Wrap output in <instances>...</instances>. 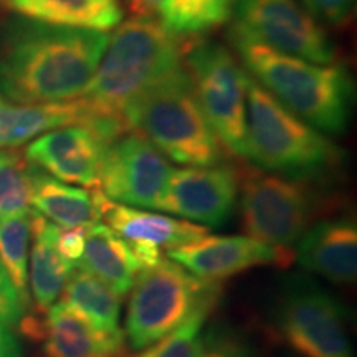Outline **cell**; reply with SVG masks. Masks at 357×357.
<instances>
[{
	"mask_svg": "<svg viewBox=\"0 0 357 357\" xmlns=\"http://www.w3.org/2000/svg\"><path fill=\"white\" fill-rule=\"evenodd\" d=\"M109 35L10 15L0 19V91L22 105L84 95Z\"/></svg>",
	"mask_w": 357,
	"mask_h": 357,
	"instance_id": "1",
	"label": "cell"
},
{
	"mask_svg": "<svg viewBox=\"0 0 357 357\" xmlns=\"http://www.w3.org/2000/svg\"><path fill=\"white\" fill-rule=\"evenodd\" d=\"M230 40L250 77L284 108L321 132L346 131L354 102V83L346 66L278 52L236 26Z\"/></svg>",
	"mask_w": 357,
	"mask_h": 357,
	"instance_id": "2",
	"label": "cell"
},
{
	"mask_svg": "<svg viewBox=\"0 0 357 357\" xmlns=\"http://www.w3.org/2000/svg\"><path fill=\"white\" fill-rule=\"evenodd\" d=\"M184 68L177 38L154 17L134 15L116 26L108 38L95 77L82 98L124 123V109L136 98Z\"/></svg>",
	"mask_w": 357,
	"mask_h": 357,
	"instance_id": "3",
	"label": "cell"
},
{
	"mask_svg": "<svg viewBox=\"0 0 357 357\" xmlns=\"http://www.w3.org/2000/svg\"><path fill=\"white\" fill-rule=\"evenodd\" d=\"M123 119L129 131L139 132L162 155L184 166H218L225 158V147L200 108L187 66L136 98Z\"/></svg>",
	"mask_w": 357,
	"mask_h": 357,
	"instance_id": "4",
	"label": "cell"
},
{
	"mask_svg": "<svg viewBox=\"0 0 357 357\" xmlns=\"http://www.w3.org/2000/svg\"><path fill=\"white\" fill-rule=\"evenodd\" d=\"M245 159L280 176L311 182L336 171L342 162V153L248 75Z\"/></svg>",
	"mask_w": 357,
	"mask_h": 357,
	"instance_id": "5",
	"label": "cell"
},
{
	"mask_svg": "<svg viewBox=\"0 0 357 357\" xmlns=\"http://www.w3.org/2000/svg\"><path fill=\"white\" fill-rule=\"evenodd\" d=\"M220 291L217 281L200 280L171 258H160L141 271L129 291L124 323L129 346L146 349L195 312H212Z\"/></svg>",
	"mask_w": 357,
	"mask_h": 357,
	"instance_id": "6",
	"label": "cell"
},
{
	"mask_svg": "<svg viewBox=\"0 0 357 357\" xmlns=\"http://www.w3.org/2000/svg\"><path fill=\"white\" fill-rule=\"evenodd\" d=\"M273 331L301 357H354L347 311L334 294L305 276H291L273 307Z\"/></svg>",
	"mask_w": 357,
	"mask_h": 357,
	"instance_id": "7",
	"label": "cell"
},
{
	"mask_svg": "<svg viewBox=\"0 0 357 357\" xmlns=\"http://www.w3.org/2000/svg\"><path fill=\"white\" fill-rule=\"evenodd\" d=\"M238 192L243 230L280 252L293 253L318 213V199L306 181L250 169L238 174Z\"/></svg>",
	"mask_w": 357,
	"mask_h": 357,
	"instance_id": "8",
	"label": "cell"
},
{
	"mask_svg": "<svg viewBox=\"0 0 357 357\" xmlns=\"http://www.w3.org/2000/svg\"><path fill=\"white\" fill-rule=\"evenodd\" d=\"M200 108L222 146L247 158L248 73L225 47L200 42L185 60Z\"/></svg>",
	"mask_w": 357,
	"mask_h": 357,
	"instance_id": "9",
	"label": "cell"
},
{
	"mask_svg": "<svg viewBox=\"0 0 357 357\" xmlns=\"http://www.w3.org/2000/svg\"><path fill=\"white\" fill-rule=\"evenodd\" d=\"M234 26L266 47L328 65L336 48L324 29L300 0H235Z\"/></svg>",
	"mask_w": 357,
	"mask_h": 357,
	"instance_id": "10",
	"label": "cell"
},
{
	"mask_svg": "<svg viewBox=\"0 0 357 357\" xmlns=\"http://www.w3.org/2000/svg\"><path fill=\"white\" fill-rule=\"evenodd\" d=\"M172 167L139 132L128 131L111 141L100 174L101 192L129 207L154 208Z\"/></svg>",
	"mask_w": 357,
	"mask_h": 357,
	"instance_id": "11",
	"label": "cell"
},
{
	"mask_svg": "<svg viewBox=\"0 0 357 357\" xmlns=\"http://www.w3.org/2000/svg\"><path fill=\"white\" fill-rule=\"evenodd\" d=\"M238 199V172L229 166L172 169L155 211L207 229L229 222Z\"/></svg>",
	"mask_w": 357,
	"mask_h": 357,
	"instance_id": "12",
	"label": "cell"
},
{
	"mask_svg": "<svg viewBox=\"0 0 357 357\" xmlns=\"http://www.w3.org/2000/svg\"><path fill=\"white\" fill-rule=\"evenodd\" d=\"M66 126H86L105 141L123 131V123L102 114L84 98L47 105H7L0 100V149L19 147L42 134Z\"/></svg>",
	"mask_w": 357,
	"mask_h": 357,
	"instance_id": "13",
	"label": "cell"
},
{
	"mask_svg": "<svg viewBox=\"0 0 357 357\" xmlns=\"http://www.w3.org/2000/svg\"><path fill=\"white\" fill-rule=\"evenodd\" d=\"M167 257L200 280L218 281L263 265L288 266L293 253L280 252L250 236L205 235L182 247L172 248Z\"/></svg>",
	"mask_w": 357,
	"mask_h": 357,
	"instance_id": "14",
	"label": "cell"
},
{
	"mask_svg": "<svg viewBox=\"0 0 357 357\" xmlns=\"http://www.w3.org/2000/svg\"><path fill=\"white\" fill-rule=\"evenodd\" d=\"M106 147L108 142L89 128L66 126L35 137L24 155L58 181L96 189Z\"/></svg>",
	"mask_w": 357,
	"mask_h": 357,
	"instance_id": "15",
	"label": "cell"
},
{
	"mask_svg": "<svg viewBox=\"0 0 357 357\" xmlns=\"http://www.w3.org/2000/svg\"><path fill=\"white\" fill-rule=\"evenodd\" d=\"M296 261L305 270L339 284L356 281L357 229L351 218L314 223L296 243Z\"/></svg>",
	"mask_w": 357,
	"mask_h": 357,
	"instance_id": "16",
	"label": "cell"
},
{
	"mask_svg": "<svg viewBox=\"0 0 357 357\" xmlns=\"http://www.w3.org/2000/svg\"><path fill=\"white\" fill-rule=\"evenodd\" d=\"M40 341L47 357H128L124 334L100 331L65 301L47 311Z\"/></svg>",
	"mask_w": 357,
	"mask_h": 357,
	"instance_id": "17",
	"label": "cell"
},
{
	"mask_svg": "<svg viewBox=\"0 0 357 357\" xmlns=\"http://www.w3.org/2000/svg\"><path fill=\"white\" fill-rule=\"evenodd\" d=\"M98 202L101 220L129 243L154 245L169 252L208 235L207 227L113 202L101 190L98 192Z\"/></svg>",
	"mask_w": 357,
	"mask_h": 357,
	"instance_id": "18",
	"label": "cell"
},
{
	"mask_svg": "<svg viewBox=\"0 0 357 357\" xmlns=\"http://www.w3.org/2000/svg\"><path fill=\"white\" fill-rule=\"evenodd\" d=\"M0 8L43 24L105 33L124 17L119 0H0Z\"/></svg>",
	"mask_w": 357,
	"mask_h": 357,
	"instance_id": "19",
	"label": "cell"
},
{
	"mask_svg": "<svg viewBox=\"0 0 357 357\" xmlns=\"http://www.w3.org/2000/svg\"><path fill=\"white\" fill-rule=\"evenodd\" d=\"M77 266L102 281L121 298L131 291L142 271L126 240L102 223L86 229L83 255Z\"/></svg>",
	"mask_w": 357,
	"mask_h": 357,
	"instance_id": "20",
	"label": "cell"
},
{
	"mask_svg": "<svg viewBox=\"0 0 357 357\" xmlns=\"http://www.w3.org/2000/svg\"><path fill=\"white\" fill-rule=\"evenodd\" d=\"M98 189L89 192L45 174L33 166L32 197L35 212L60 229H89L101 220Z\"/></svg>",
	"mask_w": 357,
	"mask_h": 357,
	"instance_id": "21",
	"label": "cell"
},
{
	"mask_svg": "<svg viewBox=\"0 0 357 357\" xmlns=\"http://www.w3.org/2000/svg\"><path fill=\"white\" fill-rule=\"evenodd\" d=\"M60 227L48 222L37 212H32V257H30V293L40 314L55 305L63 291L75 263L61 255L58 250Z\"/></svg>",
	"mask_w": 357,
	"mask_h": 357,
	"instance_id": "22",
	"label": "cell"
},
{
	"mask_svg": "<svg viewBox=\"0 0 357 357\" xmlns=\"http://www.w3.org/2000/svg\"><path fill=\"white\" fill-rule=\"evenodd\" d=\"M77 266V265H75ZM63 300L95 328L108 334H123L119 328L123 298L82 268H73L63 288Z\"/></svg>",
	"mask_w": 357,
	"mask_h": 357,
	"instance_id": "23",
	"label": "cell"
},
{
	"mask_svg": "<svg viewBox=\"0 0 357 357\" xmlns=\"http://www.w3.org/2000/svg\"><path fill=\"white\" fill-rule=\"evenodd\" d=\"M235 0H164L159 22L174 37H197L227 24Z\"/></svg>",
	"mask_w": 357,
	"mask_h": 357,
	"instance_id": "24",
	"label": "cell"
},
{
	"mask_svg": "<svg viewBox=\"0 0 357 357\" xmlns=\"http://www.w3.org/2000/svg\"><path fill=\"white\" fill-rule=\"evenodd\" d=\"M32 211L0 217V261L10 276L24 305L29 307V250Z\"/></svg>",
	"mask_w": 357,
	"mask_h": 357,
	"instance_id": "25",
	"label": "cell"
},
{
	"mask_svg": "<svg viewBox=\"0 0 357 357\" xmlns=\"http://www.w3.org/2000/svg\"><path fill=\"white\" fill-rule=\"evenodd\" d=\"M33 166L17 151H0V217L29 211Z\"/></svg>",
	"mask_w": 357,
	"mask_h": 357,
	"instance_id": "26",
	"label": "cell"
},
{
	"mask_svg": "<svg viewBox=\"0 0 357 357\" xmlns=\"http://www.w3.org/2000/svg\"><path fill=\"white\" fill-rule=\"evenodd\" d=\"M211 311H199L137 357H202L204 324Z\"/></svg>",
	"mask_w": 357,
	"mask_h": 357,
	"instance_id": "27",
	"label": "cell"
},
{
	"mask_svg": "<svg viewBox=\"0 0 357 357\" xmlns=\"http://www.w3.org/2000/svg\"><path fill=\"white\" fill-rule=\"evenodd\" d=\"M202 357H253V354L238 334L213 326L204 336Z\"/></svg>",
	"mask_w": 357,
	"mask_h": 357,
	"instance_id": "28",
	"label": "cell"
},
{
	"mask_svg": "<svg viewBox=\"0 0 357 357\" xmlns=\"http://www.w3.org/2000/svg\"><path fill=\"white\" fill-rule=\"evenodd\" d=\"M26 306L22 301L19 291L13 287L10 276L0 261V321L8 328H20L25 318Z\"/></svg>",
	"mask_w": 357,
	"mask_h": 357,
	"instance_id": "29",
	"label": "cell"
},
{
	"mask_svg": "<svg viewBox=\"0 0 357 357\" xmlns=\"http://www.w3.org/2000/svg\"><path fill=\"white\" fill-rule=\"evenodd\" d=\"M300 2L318 22L337 26L349 22L356 0H300Z\"/></svg>",
	"mask_w": 357,
	"mask_h": 357,
	"instance_id": "30",
	"label": "cell"
},
{
	"mask_svg": "<svg viewBox=\"0 0 357 357\" xmlns=\"http://www.w3.org/2000/svg\"><path fill=\"white\" fill-rule=\"evenodd\" d=\"M84 238H86V229H82V227H78V229H60L58 250L66 260L77 265L83 255Z\"/></svg>",
	"mask_w": 357,
	"mask_h": 357,
	"instance_id": "31",
	"label": "cell"
},
{
	"mask_svg": "<svg viewBox=\"0 0 357 357\" xmlns=\"http://www.w3.org/2000/svg\"><path fill=\"white\" fill-rule=\"evenodd\" d=\"M0 357H22L20 341L2 321H0Z\"/></svg>",
	"mask_w": 357,
	"mask_h": 357,
	"instance_id": "32",
	"label": "cell"
},
{
	"mask_svg": "<svg viewBox=\"0 0 357 357\" xmlns=\"http://www.w3.org/2000/svg\"><path fill=\"white\" fill-rule=\"evenodd\" d=\"M164 0H129L134 13L139 17H154L158 15L160 3Z\"/></svg>",
	"mask_w": 357,
	"mask_h": 357,
	"instance_id": "33",
	"label": "cell"
}]
</instances>
